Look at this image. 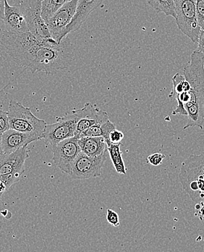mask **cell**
Returning a JSON list of instances; mask_svg holds the SVG:
<instances>
[{
	"label": "cell",
	"mask_w": 204,
	"mask_h": 252,
	"mask_svg": "<svg viewBox=\"0 0 204 252\" xmlns=\"http://www.w3.org/2000/svg\"><path fill=\"white\" fill-rule=\"evenodd\" d=\"M173 89L169 94L170 98H173L176 94L189 91L190 85L188 81L185 79L184 75L177 73L173 77Z\"/></svg>",
	"instance_id": "obj_21"
},
{
	"label": "cell",
	"mask_w": 204,
	"mask_h": 252,
	"mask_svg": "<svg viewBox=\"0 0 204 252\" xmlns=\"http://www.w3.org/2000/svg\"><path fill=\"white\" fill-rule=\"evenodd\" d=\"M42 2L43 0H26L22 5L23 10L30 33L38 37H51L47 23L42 18Z\"/></svg>",
	"instance_id": "obj_10"
},
{
	"label": "cell",
	"mask_w": 204,
	"mask_h": 252,
	"mask_svg": "<svg viewBox=\"0 0 204 252\" xmlns=\"http://www.w3.org/2000/svg\"><path fill=\"white\" fill-rule=\"evenodd\" d=\"M179 180L194 202H204V152L191 154L182 163Z\"/></svg>",
	"instance_id": "obj_3"
},
{
	"label": "cell",
	"mask_w": 204,
	"mask_h": 252,
	"mask_svg": "<svg viewBox=\"0 0 204 252\" xmlns=\"http://www.w3.org/2000/svg\"><path fill=\"white\" fill-rule=\"evenodd\" d=\"M176 23L178 29L198 44L202 29L199 27L195 0H175Z\"/></svg>",
	"instance_id": "obj_6"
},
{
	"label": "cell",
	"mask_w": 204,
	"mask_h": 252,
	"mask_svg": "<svg viewBox=\"0 0 204 252\" xmlns=\"http://www.w3.org/2000/svg\"><path fill=\"white\" fill-rule=\"evenodd\" d=\"M204 53H192L190 62L184 68L183 75L190 85L188 92L176 94L173 98L178 102L173 115L187 116L188 122L183 127L204 129Z\"/></svg>",
	"instance_id": "obj_2"
},
{
	"label": "cell",
	"mask_w": 204,
	"mask_h": 252,
	"mask_svg": "<svg viewBox=\"0 0 204 252\" xmlns=\"http://www.w3.org/2000/svg\"><path fill=\"white\" fill-rule=\"evenodd\" d=\"M116 129V125L110 120L106 121L104 122H100V123L95 124L91 126V127L85 130L81 134L80 137L88 136V137H103L106 140L107 146L110 145L111 142L109 139V134L113 129Z\"/></svg>",
	"instance_id": "obj_17"
},
{
	"label": "cell",
	"mask_w": 204,
	"mask_h": 252,
	"mask_svg": "<svg viewBox=\"0 0 204 252\" xmlns=\"http://www.w3.org/2000/svg\"><path fill=\"white\" fill-rule=\"evenodd\" d=\"M198 22L202 30H204V0H195Z\"/></svg>",
	"instance_id": "obj_22"
},
{
	"label": "cell",
	"mask_w": 204,
	"mask_h": 252,
	"mask_svg": "<svg viewBox=\"0 0 204 252\" xmlns=\"http://www.w3.org/2000/svg\"><path fill=\"white\" fill-rule=\"evenodd\" d=\"M7 113L10 129L37 134L42 140L47 122L36 117L29 108L11 100Z\"/></svg>",
	"instance_id": "obj_4"
},
{
	"label": "cell",
	"mask_w": 204,
	"mask_h": 252,
	"mask_svg": "<svg viewBox=\"0 0 204 252\" xmlns=\"http://www.w3.org/2000/svg\"><path fill=\"white\" fill-rule=\"evenodd\" d=\"M71 0H43L42 2V18L47 21L59 8Z\"/></svg>",
	"instance_id": "obj_20"
},
{
	"label": "cell",
	"mask_w": 204,
	"mask_h": 252,
	"mask_svg": "<svg viewBox=\"0 0 204 252\" xmlns=\"http://www.w3.org/2000/svg\"><path fill=\"white\" fill-rule=\"evenodd\" d=\"M106 220L108 223L113 227H118L120 224V217L118 214L112 209H108L106 210Z\"/></svg>",
	"instance_id": "obj_25"
},
{
	"label": "cell",
	"mask_w": 204,
	"mask_h": 252,
	"mask_svg": "<svg viewBox=\"0 0 204 252\" xmlns=\"http://www.w3.org/2000/svg\"><path fill=\"white\" fill-rule=\"evenodd\" d=\"M77 122L76 110L66 113L63 117H56L55 123L46 126L42 140L47 146H52L65 139L75 137Z\"/></svg>",
	"instance_id": "obj_7"
},
{
	"label": "cell",
	"mask_w": 204,
	"mask_h": 252,
	"mask_svg": "<svg viewBox=\"0 0 204 252\" xmlns=\"http://www.w3.org/2000/svg\"><path fill=\"white\" fill-rule=\"evenodd\" d=\"M122 146H123V145L121 143H111L107 146V151L112 164L117 173L126 175L127 169L123 161V153L121 151Z\"/></svg>",
	"instance_id": "obj_18"
},
{
	"label": "cell",
	"mask_w": 204,
	"mask_h": 252,
	"mask_svg": "<svg viewBox=\"0 0 204 252\" xmlns=\"http://www.w3.org/2000/svg\"><path fill=\"white\" fill-rule=\"evenodd\" d=\"M50 149L53 153L54 164L62 172L69 175L73 161L81 152L78 139L76 137L65 139L54 146H50Z\"/></svg>",
	"instance_id": "obj_9"
},
{
	"label": "cell",
	"mask_w": 204,
	"mask_h": 252,
	"mask_svg": "<svg viewBox=\"0 0 204 252\" xmlns=\"http://www.w3.org/2000/svg\"><path fill=\"white\" fill-rule=\"evenodd\" d=\"M166 156L161 153H154L151 154L150 156L146 158V162L152 166H157L161 165L163 162V160L165 158Z\"/></svg>",
	"instance_id": "obj_23"
},
{
	"label": "cell",
	"mask_w": 204,
	"mask_h": 252,
	"mask_svg": "<svg viewBox=\"0 0 204 252\" xmlns=\"http://www.w3.org/2000/svg\"><path fill=\"white\" fill-rule=\"evenodd\" d=\"M78 145L82 152L89 157H98L107 152V144L103 137H81Z\"/></svg>",
	"instance_id": "obj_16"
},
{
	"label": "cell",
	"mask_w": 204,
	"mask_h": 252,
	"mask_svg": "<svg viewBox=\"0 0 204 252\" xmlns=\"http://www.w3.org/2000/svg\"><path fill=\"white\" fill-rule=\"evenodd\" d=\"M148 4L157 13H163L176 18L175 0H148Z\"/></svg>",
	"instance_id": "obj_19"
},
{
	"label": "cell",
	"mask_w": 204,
	"mask_h": 252,
	"mask_svg": "<svg viewBox=\"0 0 204 252\" xmlns=\"http://www.w3.org/2000/svg\"><path fill=\"white\" fill-rule=\"evenodd\" d=\"M4 2L5 0H0V21L3 22L4 17Z\"/></svg>",
	"instance_id": "obj_29"
},
{
	"label": "cell",
	"mask_w": 204,
	"mask_h": 252,
	"mask_svg": "<svg viewBox=\"0 0 204 252\" xmlns=\"http://www.w3.org/2000/svg\"><path fill=\"white\" fill-rule=\"evenodd\" d=\"M203 64H204V60H203Z\"/></svg>",
	"instance_id": "obj_32"
},
{
	"label": "cell",
	"mask_w": 204,
	"mask_h": 252,
	"mask_svg": "<svg viewBox=\"0 0 204 252\" xmlns=\"http://www.w3.org/2000/svg\"><path fill=\"white\" fill-rule=\"evenodd\" d=\"M77 116L75 137H80V134L93 125L100 122L109 120L107 113L100 110L97 105L88 102L81 109L76 110Z\"/></svg>",
	"instance_id": "obj_12"
},
{
	"label": "cell",
	"mask_w": 204,
	"mask_h": 252,
	"mask_svg": "<svg viewBox=\"0 0 204 252\" xmlns=\"http://www.w3.org/2000/svg\"><path fill=\"white\" fill-rule=\"evenodd\" d=\"M29 157L28 146L10 154H4L0 158V180L8 189L21 180L25 172V163Z\"/></svg>",
	"instance_id": "obj_5"
},
{
	"label": "cell",
	"mask_w": 204,
	"mask_h": 252,
	"mask_svg": "<svg viewBox=\"0 0 204 252\" xmlns=\"http://www.w3.org/2000/svg\"><path fill=\"white\" fill-rule=\"evenodd\" d=\"M74 59V46L68 36L59 43L53 38L30 33L15 62L31 72L54 74L66 69Z\"/></svg>",
	"instance_id": "obj_1"
},
{
	"label": "cell",
	"mask_w": 204,
	"mask_h": 252,
	"mask_svg": "<svg viewBox=\"0 0 204 252\" xmlns=\"http://www.w3.org/2000/svg\"><path fill=\"white\" fill-rule=\"evenodd\" d=\"M197 51L204 53V30L201 31L200 35H199Z\"/></svg>",
	"instance_id": "obj_27"
},
{
	"label": "cell",
	"mask_w": 204,
	"mask_h": 252,
	"mask_svg": "<svg viewBox=\"0 0 204 252\" xmlns=\"http://www.w3.org/2000/svg\"><path fill=\"white\" fill-rule=\"evenodd\" d=\"M77 2L78 0H71L46 21L51 37L58 43L63 39L64 31L76 14Z\"/></svg>",
	"instance_id": "obj_11"
},
{
	"label": "cell",
	"mask_w": 204,
	"mask_h": 252,
	"mask_svg": "<svg viewBox=\"0 0 204 252\" xmlns=\"http://www.w3.org/2000/svg\"><path fill=\"white\" fill-rule=\"evenodd\" d=\"M125 134L121 131L115 129L110 132L109 136V140L112 143H120L124 138Z\"/></svg>",
	"instance_id": "obj_26"
},
{
	"label": "cell",
	"mask_w": 204,
	"mask_h": 252,
	"mask_svg": "<svg viewBox=\"0 0 204 252\" xmlns=\"http://www.w3.org/2000/svg\"><path fill=\"white\" fill-rule=\"evenodd\" d=\"M4 154V153H3L2 151V148H1V134H0V158H1V156Z\"/></svg>",
	"instance_id": "obj_30"
},
{
	"label": "cell",
	"mask_w": 204,
	"mask_h": 252,
	"mask_svg": "<svg viewBox=\"0 0 204 252\" xmlns=\"http://www.w3.org/2000/svg\"><path fill=\"white\" fill-rule=\"evenodd\" d=\"M1 227H2V224H1V222L0 221V231H1Z\"/></svg>",
	"instance_id": "obj_31"
},
{
	"label": "cell",
	"mask_w": 204,
	"mask_h": 252,
	"mask_svg": "<svg viewBox=\"0 0 204 252\" xmlns=\"http://www.w3.org/2000/svg\"><path fill=\"white\" fill-rule=\"evenodd\" d=\"M3 23L7 32L16 33L29 32L22 5H10L7 0H5L4 2V17Z\"/></svg>",
	"instance_id": "obj_14"
},
{
	"label": "cell",
	"mask_w": 204,
	"mask_h": 252,
	"mask_svg": "<svg viewBox=\"0 0 204 252\" xmlns=\"http://www.w3.org/2000/svg\"><path fill=\"white\" fill-rule=\"evenodd\" d=\"M103 1V0H78L76 14L71 24L64 31V37L68 36V33L78 30L89 15L97 7H100Z\"/></svg>",
	"instance_id": "obj_15"
},
{
	"label": "cell",
	"mask_w": 204,
	"mask_h": 252,
	"mask_svg": "<svg viewBox=\"0 0 204 252\" xmlns=\"http://www.w3.org/2000/svg\"><path fill=\"white\" fill-rule=\"evenodd\" d=\"M10 129L9 123L8 113L0 109V134Z\"/></svg>",
	"instance_id": "obj_24"
},
{
	"label": "cell",
	"mask_w": 204,
	"mask_h": 252,
	"mask_svg": "<svg viewBox=\"0 0 204 252\" xmlns=\"http://www.w3.org/2000/svg\"><path fill=\"white\" fill-rule=\"evenodd\" d=\"M196 210L197 211L196 216L200 217L201 220L204 219V202L198 203L196 205Z\"/></svg>",
	"instance_id": "obj_28"
},
{
	"label": "cell",
	"mask_w": 204,
	"mask_h": 252,
	"mask_svg": "<svg viewBox=\"0 0 204 252\" xmlns=\"http://www.w3.org/2000/svg\"><path fill=\"white\" fill-rule=\"evenodd\" d=\"M107 153L108 151L98 157H89L81 151L73 161L70 176L74 180H86L101 176Z\"/></svg>",
	"instance_id": "obj_8"
},
{
	"label": "cell",
	"mask_w": 204,
	"mask_h": 252,
	"mask_svg": "<svg viewBox=\"0 0 204 252\" xmlns=\"http://www.w3.org/2000/svg\"><path fill=\"white\" fill-rule=\"evenodd\" d=\"M42 140L37 134L23 132L9 129L1 134V145L4 154L15 152L21 148L28 146L30 143Z\"/></svg>",
	"instance_id": "obj_13"
}]
</instances>
